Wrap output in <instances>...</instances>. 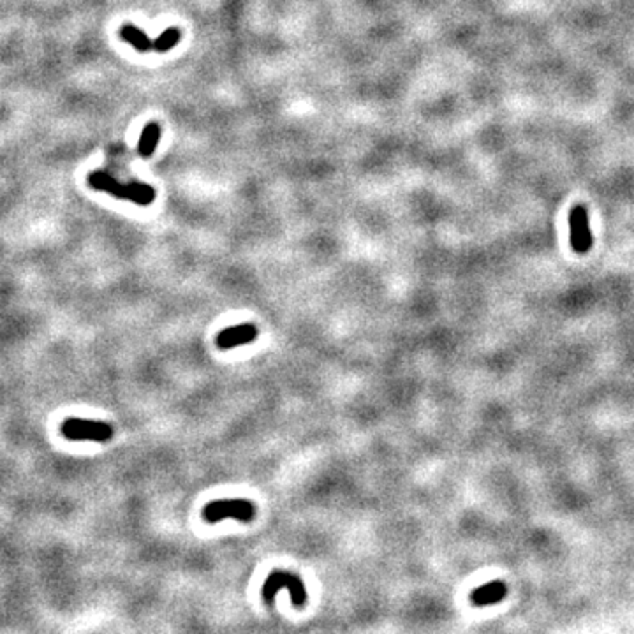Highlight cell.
Listing matches in <instances>:
<instances>
[{"instance_id":"ba28073f","label":"cell","mask_w":634,"mask_h":634,"mask_svg":"<svg viewBox=\"0 0 634 634\" xmlns=\"http://www.w3.org/2000/svg\"><path fill=\"white\" fill-rule=\"evenodd\" d=\"M120 35H122L123 41L129 42L132 48L137 49V51H141V53L154 51L155 41L148 39L147 34L141 32L136 25H130V23L122 25V28H120Z\"/></svg>"},{"instance_id":"52a82bcc","label":"cell","mask_w":634,"mask_h":634,"mask_svg":"<svg viewBox=\"0 0 634 634\" xmlns=\"http://www.w3.org/2000/svg\"><path fill=\"white\" fill-rule=\"evenodd\" d=\"M507 594V587L504 581H490V583L481 585L474 588L471 594V601L474 606H488L502 601Z\"/></svg>"},{"instance_id":"6da1fadb","label":"cell","mask_w":634,"mask_h":634,"mask_svg":"<svg viewBox=\"0 0 634 634\" xmlns=\"http://www.w3.org/2000/svg\"><path fill=\"white\" fill-rule=\"evenodd\" d=\"M88 185L95 190H102L118 199L132 201V203L147 206L155 199V189L148 183L132 182V183H120L118 180L113 178L111 175L104 171H94L88 175Z\"/></svg>"},{"instance_id":"5b68a950","label":"cell","mask_w":634,"mask_h":634,"mask_svg":"<svg viewBox=\"0 0 634 634\" xmlns=\"http://www.w3.org/2000/svg\"><path fill=\"white\" fill-rule=\"evenodd\" d=\"M569 242L574 252L587 254L594 245L590 225H588V211L583 204L573 206L569 213Z\"/></svg>"},{"instance_id":"8992f818","label":"cell","mask_w":634,"mask_h":634,"mask_svg":"<svg viewBox=\"0 0 634 634\" xmlns=\"http://www.w3.org/2000/svg\"><path fill=\"white\" fill-rule=\"evenodd\" d=\"M257 335H259V330H257L256 324L243 323L222 330L220 333L217 335V340L215 342H217V345L220 349H232L238 347V345L252 344L257 338Z\"/></svg>"},{"instance_id":"9c48e42d","label":"cell","mask_w":634,"mask_h":634,"mask_svg":"<svg viewBox=\"0 0 634 634\" xmlns=\"http://www.w3.org/2000/svg\"><path fill=\"white\" fill-rule=\"evenodd\" d=\"M158 139H161V127H158V123H148L143 129V132H141L139 144H137L141 157H150L155 151V148H157Z\"/></svg>"},{"instance_id":"3957f363","label":"cell","mask_w":634,"mask_h":634,"mask_svg":"<svg viewBox=\"0 0 634 634\" xmlns=\"http://www.w3.org/2000/svg\"><path fill=\"white\" fill-rule=\"evenodd\" d=\"M280 588H287L289 594H291V601L294 608H302L306 602V590L303 581L299 580V576L296 574L287 573V571H273L270 576L266 578L263 585V599L271 604L277 595V592Z\"/></svg>"},{"instance_id":"7a4b0ae2","label":"cell","mask_w":634,"mask_h":634,"mask_svg":"<svg viewBox=\"0 0 634 634\" xmlns=\"http://www.w3.org/2000/svg\"><path fill=\"white\" fill-rule=\"evenodd\" d=\"M203 518L208 523H217L225 518H235V520L247 523L256 518V506L245 499L213 500V502L206 504V507L203 509Z\"/></svg>"},{"instance_id":"277c9868","label":"cell","mask_w":634,"mask_h":634,"mask_svg":"<svg viewBox=\"0 0 634 634\" xmlns=\"http://www.w3.org/2000/svg\"><path fill=\"white\" fill-rule=\"evenodd\" d=\"M62 433L70 440H95L106 442L113 437V428L104 421L70 418L62 423Z\"/></svg>"}]
</instances>
